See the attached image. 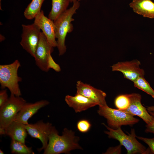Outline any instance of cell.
Masks as SVG:
<instances>
[{"label": "cell", "instance_id": "obj_1", "mask_svg": "<svg viewBox=\"0 0 154 154\" xmlns=\"http://www.w3.org/2000/svg\"><path fill=\"white\" fill-rule=\"evenodd\" d=\"M79 137L75 135L72 131L64 129L60 135L56 128L53 126L49 136L48 145L44 150V154L69 153L72 150L82 149L78 143Z\"/></svg>", "mask_w": 154, "mask_h": 154}, {"label": "cell", "instance_id": "obj_2", "mask_svg": "<svg viewBox=\"0 0 154 154\" xmlns=\"http://www.w3.org/2000/svg\"><path fill=\"white\" fill-rule=\"evenodd\" d=\"M79 1L78 0L74 1L71 7L67 9L54 21L55 28L56 38L57 39V47L59 56L63 55L66 52V37L67 34L71 32L73 30L71 22L74 19L72 17L80 7Z\"/></svg>", "mask_w": 154, "mask_h": 154}, {"label": "cell", "instance_id": "obj_3", "mask_svg": "<svg viewBox=\"0 0 154 154\" xmlns=\"http://www.w3.org/2000/svg\"><path fill=\"white\" fill-rule=\"evenodd\" d=\"M102 124L108 130V131H105L104 133L108 135L109 138L118 141L119 144L126 149L127 154H150L149 148L146 149L137 139V136L134 129H131L130 133L127 135L122 131L121 127L114 129L106 125L104 123Z\"/></svg>", "mask_w": 154, "mask_h": 154}, {"label": "cell", "instance_id": "obj_4", "mask_svg": "<svg viewBox=\"0 0 154 154\" xmlns=\"http://www.w3.org/2000/svg\"><path fill=\"white\" fill-rule=\"evenodd\" d=\"M20 62L16 60L13 63L0 65V84L2 89L7 88L16 96L21 95L19 84L22 78L18 75V70L21 66Z\"/></svg>", "mask_w": 154, "mask_h": 154}, {"label": "cell", "instance_id": "obj_5", "mask_svg": "<svg viewBox=\"0 0 154 154\" xmlns=\"http://www.w3.org/2000/svg\"><path fill=\"white\" fill-rule=\"evenodd\" d=\"M98 113L107 119L108 126L116 129L122 125H132L137 123L139 119L125 112L112 108L108 105L99 106Z\"/></svg>", "mask_w": 154, "mask_h": 154}, {"label": "cell", "instance_id": "obj_6", "mask_svg": "<svg viewBox=\"0 0 154 154\" xmlns=\"http://www.w3.org/2000/svg\"><path fill=\"white\" fill-rule=\"evenodd\" d=\"M26 101L20 96L11 94L7 102L0 107V128L5 129L14 121Z\"/></svg>", "mask_w": 154, "mask_h": 154}, {"label": "cell", "instance_id": "obj_7", "mask_svg": "<svg viewBox=\"0 0 154 154\" xmlns=\"http://www.w3.org/2000/svg\"><path fill=\"white\" fill-rule=\"evenodd\" d=\"M22 33L20 44L23 48L34 58L41 31L35 23L22 25Z\"/></svg>", "mask_w": 154, "mask_h": 154}, {"label": "cell", "instance_id": "obj_8", "mask_svg": "<svg viewBox=\"0 0 154 154\" xmlns=\"http://www.w3.org/2000/svg\"><path fill=\"white\" fill-rule=\"evenodd\" d=\"M52 127L51 123H44L42 120L35 123L25 125L27 133L32 137L39 139L41 142L42 147L37 149L39 152L44 150L47 147L49 135Z\"/></svg>", "mask_w": 154, "mask_h": 154}, {"label": "cell", "instance_id": "obj_9", "mask_svg": "<svg viewBox=\"0 0 154 154\" xmlns=\"http://www.w3.org/2000/svg\"><path fill=\"white\" fill-rule=\"evenodd\" d=\"M130 100V104L128 108L123 110L133 116H137L142 119L147 125H152L153 118L149 113L147 108L141 104V96L138 93L127 94Z\"/></svg>", "mask_w": 154, "mask_h": 154}, {"label": "cell", "instance_id": "obj_10", "mask_svg": "<svg viewBox=\"0 0 154 154\" xmlns=\"http://www.w3.org/2000/svg\"><path fill=\"white\" fill-rule=\"evenodd\" d=\"M140 62L135 60L130 61L119 62L112 66L113 71H119L123 74L124 77L132 82L138 77L144 76L145 72L140 67Z\"/></svg>", "mask_w": 154, "mask_h": 154}, {"label": "cell", "instance_id": "obj_11", "mask_svg": "<svg viewBox=\"0 0 154 154\" xmlns=\"http://www.w3.org/2000/svg\"><path fill=\"white\" fill-rule=\"evenodd\" d=\"M53 48L41 32L34 58L36 64L43 71L47 72L49 70L47 66L49 54L53 51Z\"/></svg>", "mask_w": 154, "mask_h": 154}, {"label": "cell", "instance_id": "obj_12", "mask_svg": "<svg viewBox=\"0 0 154 154\" xmlns=\"http://www.w3.org/2000/svg\"><path fill=\"white\" fill-rule=\"evenodd\" d=\"M34 23L42 31L49 44L53 47H57L54 21L46 17L41 10L35 17Z\"/></svg>", "mask_w": 154, "mask_h": 154}, {"label": "cell", "instance_id": "obj_13", "mask_svg": "<svg viewBox=\"0 0 154 154\" xmlns=\"http://www.w3.org/2000/svg\"><path fill=\"white\" fill-rule=\"evenodd\" d=\"M76 94H81L96 102L99 106L107 105L106 100V94L100 89H97L90 84L84 83L81 81L76 84Z\"/></svg>", "mask_w": 154, "mask_h": 154}, {"label": "cell", "instance_id": "obj_14", "mask_svg": "<svg viewBox=\"0 0 154 154\" xmlns=\"http://www.w3.org/2000/svg\"><path fill=\"white\" fill-rule=\"evenodd\" d=\"M49 102L47 100H42L34 103L26 102L17 114L14 121L28 124V120L41 108L48 105Z\"/></svg>", "mask_w": 154, "mask_h": 154}, {"label": "cell", "instance_id": "obj_15", "mask_svg": "<svg viewBox=\"0 0 154 154\" xmlns=\"http://www.w3.org/2000/svg\"><path fill=\"white\" fill-rule=\"evenodd\" d=\"M65 100L69 107L73 108L76 113L98 105L94 101L80 94H76L74 96L66 95Z\"/></svg>", "mask_w": 154, "mask_h": 154}, {"label": "cell", "instance_id": "obj_16", "mask_svg": "<svg viewBox=\"0 0 154 154\" xmlns=\"http://www.w3.org/2000/svg\"><path fill=\"white\" fill-rule=\"evenodd\" d=\"M129 6L135 13L144 17L154 19V3L151 0H133Z\"/></svg>", "mask_w": 154, "mask_h": 154}, {"label": "cell", "instance_id": "obj_17", "mask_svg": "<svg viewBox=\"0 0 154 154\" xmlns=\"http://www.w3.org/2000/svg\"><path fill=\"white\" fill-rule=\"evenodd\" d=\"M5 130V135L9 136L11 139L25 144L27 133L25 125L14 121L7 126Z\"/></svg>", "mask_w": 154, "mask_h": 154}, {"label": "cell", "instance_id": "obj_18", "mask_svg": "<svg viewBox=\"0 0 154 154\" xmlns=\"http://www.w3.org/2000/svg\"><path fill=\"white\" fill-rule=\"evenodd\" d=\"M70 2V0H52V7L48 18L55 21L67 9Z\"/></svg>", "mask_w": 154, "mask_h": 154}, {"label": "cell", "instance_id": "obj_19", "mask_svg": "<svg viewBox=\"0 0 154 154\" xmlns=\"http://www.w3.org/2000/svg\"><path fill=\"white\" fill-rule=\"evenodd\" d=\"M44 0H32L25 9L24 15L28 20H31L40 13L42 4Z\"/></svg>", "mask_w": 154, "mask_h": 154}, {"label": "cell", "instance_id": "obj_20", "mask_svg": "<svg viewBox=\"0 0 154 154\" xmlns=\"http://www.w3.org/2000/svg\"><path fill=\"white\" fill-rule=\"evenodd\" d=\"M11 152L13 154H33L31 147L27 146L25 143L11 139L10 143Z\"/></svg>", "mask_w": 154, "mask_h": 154}, {"label": "cell", "instance_id": "obj_21", "mask_svg": "<svg viewBox=\"0 0 154 154\" xmlns=\"http://www.w3.org/2000/svg\"><path fill=\"white\" fill-rule=\"evenodd\" d=\"M133 83L135 87L144 91L154 98V90L144 76L138 77Z\"/></svg>", "mask_w": 154, "mask_h": 154}, {"label": "cell", "instance_id": "obj_22", "mask_svg": "<svg viewBox=\"0 0 154 154\" xmlns=\"http://www.w3.org/2000/svg\"><path fill=\"white\" fill-rule=\"evenodd\" d=\"M114 104L119 110L123 111L126 110L130 104V100L127 94L117 96L114 100Z\"/></svg>", "mask_w": 154, "mask_h": 154}, {"label": "cell", "instance_id": "obj_23", "mask_svg": "<svg viewBox=\"0 0 154 154\" xmlns=\"http://www.w3.org/2000/svg\"><path fill=\"white\" fill-rule=\"evenodd\" d=\"M91 124L89 121L82 119L78 121L77 124L78 130L80 132L85 133L88 132L90 129Z\"/></svg>", "mask_w": 154, "mask_h": 154}, {"label": "cell", "instance_id": "obj_24", "mask_svg": "<svg viewBox=\"0 0 154 154\" xmlns=\"http://www.w3.org/2000/svg\"><path fill=\"white\" fill-rule=\"evenodd\" d=\"M136 138L145 142L149 146L150 154H154V137L149 138L137 136Z\"/></svg>", "mask_w": 154, "mask_h": 154}, {"label": "cell", "instance_id": "obj_25", "mask_svg": "<svg viewBox=\"0 0 154 154\" xmlns=\"http://www.w3.org/2000/svg\"><path fill=\"white\" fill-rule=\"evenodd\" d=\"M50 53L49 55L48 62L47 66L48 68L50 70V68H52L57 72H59L61 70V69L60 65L57 64L53 60Z\"/></svg>", "mask_w": 154, "mask_h": 154}, {"label": "cell", "instance_id": "obj_26", "mask_svg": "<svg viewBox=\"0 0 154 154\" xmlns=\"http://www.w3.org/2000/svg\"><path fill=\"white\" fill-rule=\"evenodd\" d=\"M122 145L119 144V145L114 147H111L108 148L104 154H119L121 153Z\"/></svg>", "mask_w": 154, "mask_h": 154}, {"label": "cell", "instance_id": "obj_27", "mask_svg": "<svg viewBox=\"0 0 154 154\" xmlns=\"http://www.w3.org/2000/svg\"><path fill=\"white\" fill-rule=\"evenodd\" d=\"M6 89H3L0 91V107L5 104L9 99Z\"/></svg>", "mask_w": 154, "mask_h": 154}, {"label": "cell", "instance_id": "obj_28", "mask_svg": "<svg viewBox=\"0 0 154 154\" xmlns=\"http://www.w3.org/2000/svg\"><path fill=\"white\" fill-rule=\"evenodd\" d=\"M153 118V123L150 125H146L145 131L147 133H151L154 134V113L148 112Z\"/></svg>", "mask_w": 154, "mask_h": 154}, {"label": "cell", "instance_id": "obj_29", "mask_svg": "<svg viewBox=\"0 0 154 154\" xmlns=\"http://www.w3.org/2000/svg\"><path fill=\"white\" fill-rule=\"evenodd\" d=\"M147 109L148 112L154 113V106H147Z\"/></svg>", "mask_w": 154, "mask_h": 154}, {"label": "cell", "instance_id": "obj_30", "mask_svg": "<svg viewBox=\"0 0 154 154\" xmlns=\"http://www.w3.org/2000/svg\"><path fill=\"white\" fill-rule=\"evenodd\" d=\"M0 135H5V130L2 128H0Z\"/></svg>", "mask_w": 154, "mask_h": 154}, {"label": "cell", "instance_id": "obj_31", "mask_svg": "<svg viewBox=\"0 0 154 154\" xmlns=\"http://www.w3.org/2000/svg\"><path fill=\"white\" fill-rule=\"evenodd\" d=\"M0 154H4V153L3 151L1 149H0Z\"/></svg>", "mask_w": 154, "mask_h": 154}, {"label": "cell", "instance_id": "obj_32", "mask_svg": "<svg viewBox=\"0 0 154 154\" xmlns=\"http://www.w3.org/2000/svg\"><path fill=\"white\" fill-rule=\"evenodd\" d=\"M76 0H78L79 1H80L82 0H70V2H73L74 1H76Z\"/></svg>", "mask_w": 154, "mask_h": 154}, {"label": "cell", "instance_id": "obj_33", "mask_svg": "<svg viewBox=\"0 0 154 154\" xmlns=\"http://www.w3.org/2000/svg\"><path fill=\"white\" fill-rule=\"evenodd\" d=\"M1 0H0V10H2L1 9Z\"/></svg>", "mask_w": 154, "mask_h": 154}]
</instances>
